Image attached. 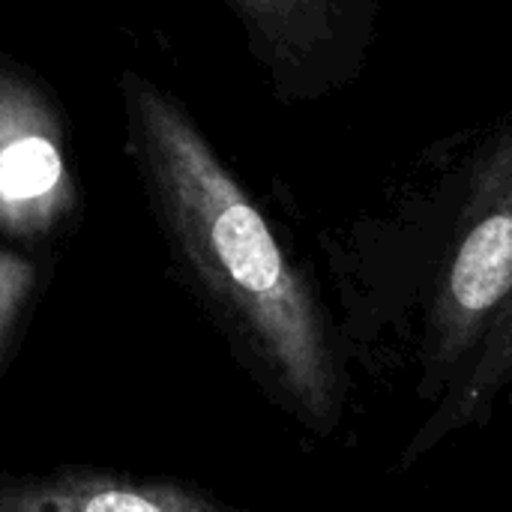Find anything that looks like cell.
Wrapping results in <instances>:
<instances>
[{
    "label": "cell",
    "instance_id": "cell-6",
    "mask_svg": "<svg viewBox=\"0 0 512 512\" xmlns=\"http://www.w3.org/2000/svg\"><path fill=\"white\" fill-rule=\"evenodd\" d=\"M512 372V297L507 300V306L501 309V315L495 318V324L489 327L486 339H483V351L477 354L471 375L465 381V387L456 393L453 405L438 414L429 429L423 432V444L438 441L441 435L471 423L477 417V411L495 396V390L507 381V375Z\"/></svg>",
    "mask_w": 512,
    "mask_h": 512
},
{
    "label": "cell",
    "instance_id": "cell-2",
    "mask_svg": "<svg viewBox=\"0 0 512 512\" xmlns=\"http://www.w3.org/2000/svg\"><path fill=\"white\" fill-rule=\"evenodd\" d=\"M512 297V126L474 165L435 303V357L453 366Z\"/></svg>",
    "mask_w": 512,
    "mask_h": 512
},
{
    "label": "cell",
    "instance_id": "cell-1",
    "mask_svg": "<svg viewBox=\"0 0 512 512\" xmlns=\"http://www.w3.org/2000/svg\"><path fill=\"white\" fill-rule=\"evenodd\" d=\"M120 102L126 153L168 246L258 342L297 402L327 420L336 375L321 312L264 210L174 93L126 69Z\"/></svg>",
    "mask_w": 512,
    "mask_h": 512
},
{
    "label": "cell",
    "instance_id": "cell-4",
    "mask_svg": "<svg viewBox=\"0 0 512 512\" xmlns=\"http://www.w3.org/2000/svg\"><path fill=\"white\" fill-rule=\"evenodd\" d=\"M282 102L324 99L351 84L375 42V0H225Z\"/></svg>",
    "mask_w": 512,
    "mask_h": 512
},
{
    "label": "cell",
    "instance_id": "cell-3",
    "mask_svg": "<svg viewBox=\"0 0 512 512\" xmlns=\"http://www.w3.org/2000/svg\"><path fill=\"white\" fill-rule=\"evenodd\" d=\"M66 117L54 93L0 54V234L45 240L78 213Z\"/></svg>",
    "mask_w": 512,
    "mask_h": 512
},
{
    "label": "cell",
    "instance_id": "cell-5",
    "mask_svg": "<svg viewBox=\"0 0 512 512\" xmlns=\"http://www.w3.org/2000/svg\"><path fill=\"white\" fill-rule=\"evenodd\" d=\"M0 512H225L165 483H120L108 477H60L0 492Z\"/></svg>",
    "mask_w": 512,
    "mask_h": 512
},
{
    "label": "cell",
    "instance_id": "cell-7",
    "mask_svg": "<svg viewBox=\"0 0 512 512\" xmlns=\"http://www.w3.org/2000/svg\"><path fill=\"white\" fill-rule=\"evenodd\" d=\"M33 285H36L33 261L12 249H0V348L9 339L18 315L24 312Z\"/></svg>",
    "mask_w": 512,
    "mask_h": 512
}]
</instances>
